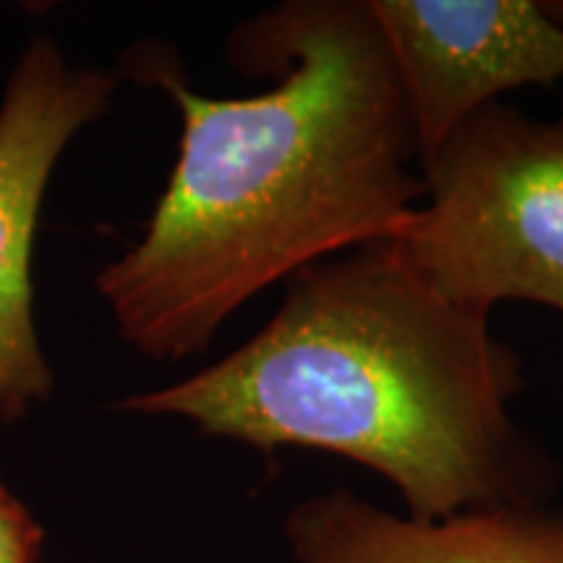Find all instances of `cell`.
<instances>
[{
  "label": "cell",
  "mask_w": 563,
  "mask_h": 563,
  "mask_svg": "<svg viewBox=\"0 0 563 563\" xmlns=\"http://www.w3.org/2000/svg\"><path fill=\"white\" fill-rule=\"evenodd\" d=\"M45 532L0 481V563H37Z\"/></svg>",
  "instance_id": "7"
},
{
  "label": "cell",
  "mask_w": 563,
  "mask_h": 563,
  "mask_svg": "<svg viewBox=\"0 0 563 563\" xmlns=\"http://www.w3.org/2000/svg\"><path fill=\"white\" fill-rule=\"evenodd\" d=\"M285 532L298 563H563V519L538 506L415 519L332 490L295 506Z\"/></svg>",
  "instance_id": "6"
},
{
  "label": "cell",
  "mask_w": 563,
  "mask_h": 563,
  "mask_svg": "<svg viewBox=\"0 0 563 563\" xmlns=\"http://www.w3.org/2000/svg\"><path fill=\"white\" fill-rule=\"evenodd\" d=\"M422 178L426 196L386 243L433 290L481 313L506 300L563 313V118L485 104Z\"/></svg>",
  "instance_id": "3"
},
{
  "label": "cell",
  "mask_w": 563,
  "mask_h": 563,
  "mask_svg": "<svg viewBox=\"0 0 563 563\" xmlns=\"http://www.w3.org/2000/svg\"><path fill=\"white\" fill-rule=\"evenodd\" d=\"M115 74L76 68L55 42L34 40L0 102V418L21 420L53 391L32 316V249L55 162L104 115Z\"/></svg>",
  "instance_id": "4"
},
{
  "label": "cell",
  "mask_w": 563,
  "mask_h": 563,
  "mask_svg": "<svg viewBox=\"0 0 563 563\" xmlns=\"http://www.w3.org/2000/svg\"><path fill=\"white\" fill-rule=\"evenodd\" d=\"M545 11L551 13V19L555 21V24L563 26V0H543Z\"/></svg>",
  "instance_id": "8"
},
{
  "label": "cell",
  "mask_w": 563,
  "mask_h": 563,
  "mask_svg": "<svg viewBox=\"0 0 563 563\" xmlns=\"http://www.w3.org/2000/svg\"><path fill=\"white\" fill-rule=\"evenodd\" d=\"M410 104L420 170L485 104L563 79V26L543 0H368Z\"/></svg>",
  "instance_id": "5"
},
{
  "label": "cell",
  "mask_w": 563,
  "mask_h": 563,
  "mask_svg": "<svg viewBox=\"0 0 563 563\" xmlns=\"http://www.w3.org/2000/svg\"><path fill=\"white\" fill-rule=\"evenodd\" d=\"M391 243L298 272L272 321L191 378L125 399L258 452L316 449L384 475L407 517L534 506L548 464L509 415L519 357Z\"/></svg>",
  "instance_id": "2"
},
{
  "label": "cell",
  "mask_w": 563,
  "mask_h": 563,
  "mask_svg": "<svg viewBox=\"0 0 563 563\" xmlns=\"http://www.w3.org/2000/svg\"><path fill=\"white\" fill-rule=\"evenodd\" d=\"M230 60L272 76L217 100L144 63L183 115L144 235L97 290L154 361L207 350L238 308L347 249L391 241L426 196L410 104L368 0H290L232 32Z\"/></svg>",
  "instance_id": "1"
}]
</instances>
